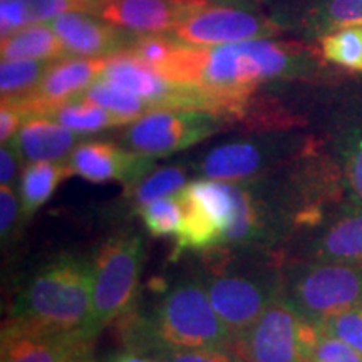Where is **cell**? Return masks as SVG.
<instances>
[{
	"label": "cell",
	"instance_id": "d590c367",
	"mask_svg": "<svg viewBox=\"0 0 362 362\" xmlns=\"http://www.w3.org/2000/svg\"><path fill=\"white\" fill-rule=\"evenodd\" d=\"M21 158L17 156L16 149L12 146H2L0 149V183L2 185H8L16 178V171H17V161Z\"/></svg>",
	"mask_w": 362,
	"mask_h": 362
},
{
	"label": "cell",
	"instance_id": "9c48e42d",
	"mask_svg": "<svg viewBox=\"0 0 362 362\" xmlns=\"http://www.w3.org/2000/svg\"><path fill=\"white\" fill-rule=\"evenodd\" d=\"M280 30L282 29L274 21L262 13L211 4L187 17L171 34L188 45L211 47L242 40L269 39L280 34Z\"/></svg>",
	"mask_w": 362,
	"mask_h": 362
},
{
	"label": "cell",
	"instance_id": "3957f363",
	"mask_svg": "<svg viewBox=\"0 0 362 362\" xmlns=\"http://www.w3.org/2000/svg\"><path fill=\"white\" fill-rule=\"evenodd\" d=\"M183 221L176 233L178 252L228 243L257 225L250 197L228 181L198 180L178 193Z\"/></svg>",
	"mask_w": 362,
	"mask_h": 362
},
{
	"label": "cell",
	"instance_id": "1f68e13d",
	"mask_svg": "<svg viewBox=\"0 0 362 362\" xmlns=\"http://www.w3.org/2000/svg\"><path fill=\"white\" fill-rule=\"evenodd\" d=\"M346 180L356 203L362 206V131L356 134L347 149Z\"/></svg>",
	"mask_w": 362,
	"mask_h": 362
},
{
	"label": "cell",
	"instance_id": "d4e9b609",
	"mask_svg": "<svg viewBox=\"0 0 362 362\" xmlns=\"http://www.w3.org/2000/svg\"><path fill=\"white\" fill-rule=\"evenodd\" d=\"M322 54L327 61L351 71H362V25H349L325 34Z\"/></svg>",
	"mask_w": 362,
	"mask_h": 362
},
{
	"label": "cell",
	"instance_id": "484cf974",
	"mask_svg": "<svg viewBox=\"0 0 362 362\" xmlns=\"http://www.w3.org/2000/svg\"><path fill=\"white\" fill-rule=\"evenodd\" d=\"M187 187V173L178 166L160 168L146 176L134 189V205L139 208L160 198L173 197Z\"/></svg>",
	"mask_w": 362,
	"mask_h": 362
},
{
	"label": "cell",
	"instance_id": "e575fe53",
	"mask_svg": "<svg viewBox=\"0 0 362 362\" xmlns=\"http://www.w3.org/2000/svg\"><path fill=\"white\" fill-rule=\"evenodd\" d=\"M19 215V202L8 185H2L0 188V232L2 237L11 232Z\"/></svg>",
	"mask_w": 362,
	"mask_h": 362
},
{
	"label": "cell",
	"instance_id": "836d02e7",
	"mask_svg": "<svg viewBox=\"0 0 362 362\" xmlns=\"http://www.w3.org/2000/svg\"><path fill=\"white\" fill-rule=\"evenodd\" d=\"M24 112L16 103L2 101V107H0V141L2 144L11 141L19 131L21 124L24 123Z\"/></svg>",
	"mask_w": 362,
	"mask_h": 362
},
{
	"label": "cell",
	"instance_id": "277c9868",
	"mask_svg": "<svg viewBox=\"0 0 362 362\" xmlns=\"http://www.w3.org/2000/svg\"><path fill=\"white\" fill-rule=\"evenodd\" d=\"M146 341L149 346L158 342L185 349H232L233 346L232 334L198 282H183L166 293Z\"/></svg>",
	"mask_w": 362,
	"mask_h": 362
},
{
	"label": "cell",
	"instance_id": "9a60e30c",
	"mask_svg": "<svg viewBox=\"0 0 362 362\" xmlns=\"http://www.w3.org/2000/svg\"><path fill=\"white\" fill-rule=\"evenodd\" d=\"M2 337V362H74L89 341L79 330L44 334L8 325Z\"/></svg>",
	"mask_w": 362,
	"mask_h": 362
},
{
	"label": "cell",
	"instance_id": "f546056e",
	"mask_svg": "<svg viewBox=\"0 0 362 362\" xmlns=\"http://www.w3.org/2000/svg\"><path fill=\"white\" fill-rule=\"evenodd\" d=\"M330 336L341 339L362 354V304L317 322Z\"/></svg>",
	"mask_w": 362,
	"mask_h": 362
},
{
	"label": "cell",
	"instance_id": "7c38bea8",
	"mask_svg": "<svg viewBox=\"0 0 362 362\" xmlns=\"http://www.w3.org/2000/svg\"><path fill=\"white\" fill-rule=\"evenodd\" d=\"M206 292L233 341L257 322L265 307L275 298L257 280L228 274L211 277Z\"/></svg>",
	"mask_w": 362,
	"mask_h": 362
},
{
	"label": "cell",
	"instance_id": "5b68a950",
	"mask_svg": "<svg viewBox=\"0 0 362 362\" xmlns=\"http://www.w3.org/2000/svg\"><path fill=\"white\" fill-rule=\"evenodd\" d=\"M143 265V243L136 235H121L103 245L93 264V292L88 319L81 329L93 339L121 315L138 291Z\"/></svg>",
	"mask_w": 362,
	"mask_h": 362
},
{
	"label": "cell",
	"instance_id": "cb8c5ba5",
	"mask_svg": "<svg viewBox=\"0 0 362 362\" xmlns=\"http://www.w3.org/2000/svg\"><path fill=\"white\" fill-rule=\"evenodd\" d=\"M307 362H362V354L341 339L330 336L317 322L305 320Z\"/></svg>",
	"mask_w": 362,
	"mask_h": 362
},
{
	"label": "cell",
	"instance_id": "f1b7e54d",
	"mask_svg": "<svg viewBox=\"0 0 362 362\" xmlns=\"http://www.w3.org/2000/svg\"><path fill=\"white\" fill-rule=\"evenodd\" d=\"M148 349L158 362H243L233 349H185L158 342Z\"/></svg>",
	"mask_w": 362,
	"mask_h": 362
},
{
	"label": "cell",
	"instance_id": "74e56055",
	"mask_svg": "<svg viewBox=\"0 0 362 362\" xmlns=\"http://www.w3.org/2000/svg\"><path fill=\"white\" fill-rule=\"evenodd\" d=\"M86 2L90 4V7H93V13H94V11H96V7L99 6V2H101V0H86Z\"/></svg>",
	"mask_w": 362,
	"mask_h": 362
},
{
	"label": "cell",
	"instance_id": "44dd1931",
	"mask_svg": "<svg viewBox=\"0 0 362 362\" xmlns=\"http://www.w3.org/2000/svg\"><path fill=\"white\" fill-rule=\"evenodd\" d=\"M66 161H33L22 171L21 178V205L24 216L34 215L45 202L51 198L54 189L62 180L67 178Z\"/></svg>",
	"mask_w": 362,
	"mask_h": 362
},
{
	"label": "cell",
	"instance_id": "603a6c76",
	"mask_svg": "<svg viewBox=\"0 0 362 362\" xmlns=\"http://www.w3.org/2000/svg\"><path fill=\"white\" fill-rule=\"evenodd\" d=\"M49 61L37 59H2L0 93L2 101H21L37 88L49 69Z\"/></svg>",
	"mask_w": 362,
	"mask_h": 362
},
{
	"label": "cell",
	"instance_id": "83f0119b",
	"mask_svg": "<svg viewBox=\"0 0 362 362\" xmlns=\"http://www.w3.org/2000/svg\"><path fill=\"white\" fill-rule=\"evenodd\" d=\"M314 29L332 33L349 25H362V0H324L312 13Z\"/></svg>",
	"mask_w": 362,
	"mask_h": 362
},
{
	"label": "cell",
	"instance_id": "6da1fadb",
	"mask_svg": "<svg viewBox=\"0 0 362 362\" xmlns=\"http://www.w3.org/2000/svg\"><path fill=\"white\" fill-rule=\"evenodd\" d=\"M309 64L298 44L269 39L197 47L181 42L160 74L176 84L198 89L214 115H237L262 83L291 78Z\"/></svg>",
	"mask_w": 362,
	"mask_h": 362
},
{
	"label": "cell",
	"instance_id": "e0dca14e",
	"mask_svg": "<svg viewBox=\"0 0 362 362\" xmlns=\"http://www.w3.org/2000/svg\"><path fill=\"white\" fill-rule=\"evenodd\" d=\"M264 163V151L250 141L225 143L211 149L202 161V173L210 180L237 181L259 173Z\"/></svg>",
	"mask_w": 362,
	"mask_h": 362
},
{
	"label": "cell",
	"instance_id": "4dcf8cb0",
	"mask_svg": "<svg viewBox=\"0 0 362 362\" xmlns=\"http://www.w3.org/2000/svg\"><path fill=\"white\" fill-rule=\"evenodd\" d=\"M25 4L33 24L47 22L61 13L72 11L93 13V7L86 0H25Z\"/></svg>",
	"mask_w": 362,
	"mask_h": 362
},
{
	"label": "cell",
	"instance_id": "d6986e66",
	"mask_svg": "<svg viewBox=\"0 0 362 362\" xmlns=\"http://www.w3.org/2000/svg\"><path fill=\"white\" fill-rule=\"evenodd\" d=\"M2 59H37L59 61L69 57L59 35L45 22L29 24L2 37Z\"/></svg>",
	"mask_w": 362,
	"mask_h": 362
},
{
	"label": "cell",
	"instance_id": "7402d4cb",
	"mask_svg": "<svg viewBox=\"0 0 362 362\" xmlns=\"http://www.w3.org/2000/svg\"><path fill=\"white\" fill-rule=\"evenodd\" d=\"M76 98L94 103L98 104V106L104 107V110L115 112L116 116L124 119V123H133L138 117L153 111V107L149 106L144 99L129 93L128 89L121 88V86L117 84H112L110 81L103 78L94 81L89 88H86L83 93Z\"/></svg>",
	"mask_w": 362,
	"mask_h": 362
},
{
	"label": "cell",
	"instance_id": "2e32d148",
	"mask_svg": "<svg viewBox=\"0 0 362 362\" xmlns=\"http://www.w3.org/2000/svg\"><path fill=\"white\" fill-rule=\"evenodd\" d=\"M78 133L71 131L57 121L45 116L25 117L19 131L11 139L21 160L33 161H61L71 155L78 143Z\"/></svg>",
	"mask_w": 362,
	"mask_h": 362
},
{
	"label": "cell",
	"instance_id": "d6a6232c",
	"mask_svg": "<svg viewBox=\"0 0 362 362\" xmlns=\"http://www.w3.org/2000/svg\"><path fill=\"white\" fill-rule=\"evenodd\" d=\"M33 24L25 0H2L0 2V27L2 37Z\"/></svg>",
	"mask_w": 362,
	"mask_h": 362
},
{
	"label": "cell",
	"instance_id": "30bf717a",
	"mask_svg": "<svg viewBox=\"0 0 362 362\" xmlns=\"http://www.w3.org/2000/svg\"><path fill=\"white\" fill-rule=\"evenodd\" d=\"M211 4L210 0H101L94 16L131 34H166Z\"/></svg>",
	"mask_w": 362,
	"mask_h": 362
},
{
	"label": "cell",
	"instance_id": "8fae6325",
	"mask_svg": "<svg viewBox=\"0 0 362 362\" xmlns=\"http://www.w3.org/2000/svg\"><path fill=\"white\" fill-rule=\"evenodd\" d=\"M110 57H64L49 66L37 88L16 103L25 117L37 116L44 107L79 96L101 78Z\"/></svg>",
	"mask_w": 362,
	"mask_h": 362
},
{
	"label": "cell",
	"instance_id": "8992f818",
	"mask_svg": "<svg viewBox=\"0 0 362 362\" xmlns=\"http://www.w3.org/2000/svg\"><path fill=\"white\" fill-rule=\"evenodd\" d=\"M285 300L310 322L362 304V264L317 262L298 272Z\"/></svg>",
	"mask_w": 362,
	"mask_h": 362
},
{
	"label": "cell",
	"instance_id": "ffe728a7",
	"mask_svg": "<svg viewBox=\"0 0 362 362\" xmlns=\"http://www.w3.org/2000/svg\"><path fill=\"white\" fill-rule=\"evenodd\" d=\"M37 116H45L49 119L57 121L59 124L66 126L78 134L96 133V131L112 128V126L126 124L124 119H121L115 112L79 98L51 104V106L44 107Z\"/></svg>",
	"mask_w": 362,
	"mask_h": 362
},
{
	"label": "cell",
	"instance_id": "8d00e7d4",
	"mask_svg": "<svg viewBox=\"0 0 362 362\" xmlns=\"http://www.w3.org/2000/svg\"><path fill=\"white\" fill-rule=\"evenodd\" d=\"M111 362H158L153 356H146L138 351H126L123 354L116 356Z\"/></svg>",
	"mask_w": 362,
	"mask_h": 362
},
{
	"label": "cell",
	"instance_id": "ac0fdd59",
	"mask_svg": "<svg viewBox=\"0 0 362 362\" xmlns=\"http://www.w3.org/2000/svg\"><path fill=\"white\" fill-rule=\"evenodd\" d=\"M319 262L362 264V206L341 216L315 243Z\"/></svg>",
	"mask_w": 362,
	"mask_h": 362
},
{
	"label": "cell",
	"instance_id": "52a82bcc",
	"mask_svg": "<svg viewBox=\"0 0 362 362\" xmlns=\"http://www.w3.org/2000/svg\"><path fill=\"white\" fill-rule=\"evenodd\" d=\"M220 116L189 107H158L133 121L123 141L131 151L144 156H166L193 146L214 134Z\"/></svg>",
	"mask_w": 362,
	"mask_h": 362
},
{
	"label": "cell",
	"instance_id": "4316f807",
	"mask_svg": "<svg viewBox=\"0 0 362 362\" xmlns=\"http://www.w3.org/2000/svg\"><path fill=\"white\" fill-rule=\"evenodd\" d=\"M139 214H141L144 226L155 237H168V235L176 237L183 221V208H181L178 193L148 203L139 208Z\"/></svg>",
	"mask_w": 362,
	"mask_h": 362
},
{
	"label": "cell",
	"instance_id": "7a4b0ae2",
	"mask_svg": "<svg viewBox=\"0 0 362 362\" xmlns=\"http://www.w3.org/2000/svg\"><path fill=\"white\" fill-rule=\"evenodd\" d=\"M93 292V267L62 259L40 272L19 300L8 327L27 332H76L88 319Z\"/></svg>",
	"mask_w": 362,
	"mask_h": 362
},
{
	"label": "cell",
	"instance_id": "ba28073f",
	"mask_svg": "<svg viewBox=\"0 0 362 362\" xmlns=\"http://www.w3.org/2000/svg\"><path fill=\"white\" fill-rule=\"evenodd\" d=\"M304 325L285 298H274L232 349L243 362H307Z\"/></svg>",
	"mask_w": 362,
	"mask_h": 362
},
{
	"label": "cell",
	"instance_id": "5bb4252c",
	"mask_svg": "<svg viewBox=\"0 0 362 362\" xmlns=\"http://www.w3.org/2000/svg\"><path fill=\"white\" fill-rule=\"evenodd\" d=\"M69 175L104 183V181H123L131 185L153 168V158L128 151L107 141H88L72 149L66 161Z\"/></svg>",
	"mask_w": 362,
	"mask_h": 362
},
{
	"label": "cell",
	"instance_id": "4fadbf2b",
	"mask_svg": "<svg viewBox=\"0 0 362 362\" xmlns=\"http://www.w3.org/2000/svg\"><path fill=\"white\" fill-rule=\"evenodd\" d=\"M59 35L69 56L110 57L124 51L136 35L89 12H64L45 22Z\"/></svg>",
	"mask_w": 362,
	"mask_h": 362
}]
</instances>
